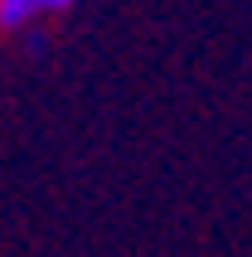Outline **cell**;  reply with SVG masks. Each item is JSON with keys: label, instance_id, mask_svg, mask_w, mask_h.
Masks as SVG:
<instances>
[{"label": "cell", "instance_id": "1", "mask_svg": "<svg viewBox=\"0 0 252 257\" xmlns=\"http://www.w3.org/2000/svg\"><path fill=\"white\" fill-rule=\"evenodd\" d=\"M44 15L34 0H0V34H29Z\"/></svg>", "mask_w": 252, "mask_h": 257}, {"label": "cell", "instance_id": "2", "mask_svg": "<svg viewBox=\"0 0 252 257\" xmlns=\"http://www.w3.org/2000/svg\"><path fill=\"white\" fill-rule=\"evenodd\" d=\"M34 5H39V15L49 20V15H63V10H73L78 0H34Z\"/></svg>", "mask_w": 252, "mask_h": 257}]
</instances>
